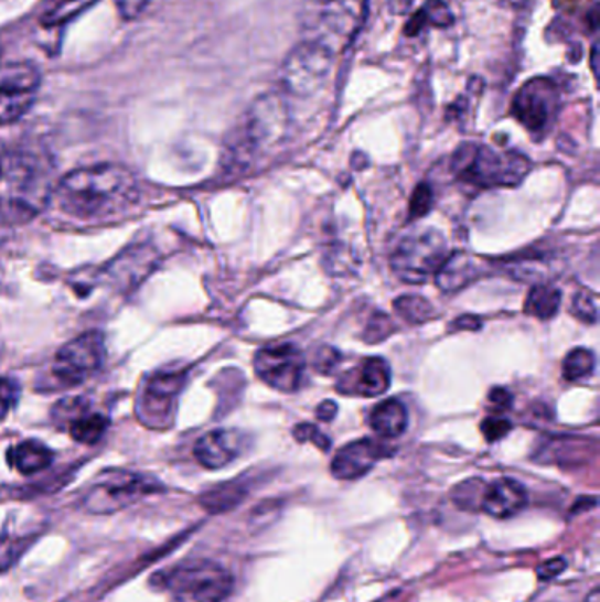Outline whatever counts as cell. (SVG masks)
Segmentation results:
<instances>
[{"instance_id":"obj_6","label":"cell","mask_w":600,"mask_h":602,"mask_svg":"<svg viewBox=\"0 0 600 602\" xmlns=\"http://www.w3.org/2000/svg\"><path fill=\"white\" fill-rule=\"evenodd\" d=\"M164 587L174 602H223L233 590V577L221 563L192 560L171 569Z\"/></svg>"},{"instance_id":"obj_27","label":"cell","mask_w":600,"mask_h":602,"mask_svg":"<svg viewBox=\"0 0 600 602\" xmlns=\"http://www.w3.org/2000/svg\"><path fill=\"white\" fill-rule=\"evenodd\" d=\"M593 368H596V358H593L592 351L578 347L567 354L566 362H564V377L567 380L585 379L592 374Z\"/></svg>"},{"instance_id":"obj_26","label":"cell","mask_w":600,"mask_h":602,"mask_svg":"<svg viewBox=\"0 0 600 602\" xmlns=\"http://www.w3.org/2000/svg\"><path fill=\"white\" fill-rule=\"evenodd\" d=\"M395 310L410 324H422L436 318V309L430 301L416 294H405L395 301Z\"/></svg>"},{"instance_id":"obj_29","label":"cell","mask_w":600,"mask_h":602,"mask_svg":"<svg viewBox=\"0 0 600 602\" xmlns=\"http://www.w3.org/2000/svg\"><path fill=\"white\" fill-rule=\"evenodd\" d=\"M481 486V481L472 480L467 481L463 485L458 486L457 492H454V497H457V504L463 509H474V507H481V498H483V490H479Z\"/></svg>"},{"instance_id":"obj_25","label":"cell","mask_w":600,"mask_h":602,"mask_svg":"<svg viewBox=\"0 0 600 602\" xmlns=\"http://www.w3.org/2000/svg\"><path fill=\"white\" fill-rule=\"evenodd\" d=\"M561 294L553 286H535L526 297L525 312L537 319H551L560 307Z\"/></svg>"},{"instance_id":"obj_14","label":"cell","mask_w":600,"mask_h":602,"mask_svg":"<svg viewBox=\"0 0 600 602\" xmlns=\"http://www.w3.org/2000/svg\"><path fill=\"white\" fill-rule=\"evenodd\" d=\"M392 453L389 445L374 439L351 442L335 454L331 462V474L336 480H360L375 467V463L387 459Z\"/></svg>"},{"instance_id":"obj_40","label":"cell","mask_w":600,"mask_h":602,"mask_svg":"<svg viewBox=\"0 0 600 602\" xmlns=\"http://www.w3.org/2000/svg\"><path fill=\"white\" fill-rule=\"evenodd\" d=\"M336 404H333L331 400L322 401L321 406L318 409V418L321 421H331L335 418Z\"/></svg>"},{"instance_id":"obj_16","label":"cell","mask_w":600,"mask_h":602,"mask_svg":"<svg viewBox=\"0 0 600 602\" xmlns=\"http://www.w3.org/2000/svg\"><path fill=\"white\" fill-rule=\"evenodd\" d=\"M244 448L245 437L242 433L221 428V430H214V432L201 437L194 448V454L203 467L217 471V469L226 467L231 462H235Z\"/></svg>"},{"instance_id":"obj_38","label":"cell","mask_w":600,"mask_h":602,"mask_svg":"<svg viewBox=\"0 0 600 602\" xmlns=\"http://www.w3.org/2000/svg\"><path fill=\"white\" fill-rule=\"evenodd\" d=\"M567 563L564 559L549 560V562H544L539 569H537V577L539 580L548 581L553 578H557L560 572L566 571Z\"/></svg>"},{"instance_id":"obj_34","label":"cell","mask_w":600,"mask_h":602,"mask_svg":"<svg viewBox=\"0 0 600 602\" xmlns=\"http://www.w3.org/2000/svg\"><path fill=\"white\" fill-rule=\"evenodd\" d=\"M294 437L300 442H313L322 451H328L331 448L330 437L324 436L318 427H313L310 423L298 424L294 428Z\"/></svg>"},{"instance_id":"obj_33","label":"cell","mask_w":600,"mask_h":602,"mask_svg":"<svg viewBox=\"0 0 600 602\" xmlns=\"http://www.w3.org/2000/svg\"><path fill=\"white\" fill-rule=\"evenodd\" d=\"M340 363H342V354L335 350V347H322L319 351L318 356H315V362H313V367L322 376H330L333 372L336 370Z\"/></svg>"},{"instance_id":"obj_3","label":"cell","mask_w":600,"mask_h":602,"mask_svg":"<svg viewBox=\"0 0 600 602\" xmlns=\"http://www.w3.org/2000/svg\"><path fill=\"white\" fill-rule=\"evenodd\" d=\"M365 11L366 0H303V41L321 44L339 55L360 31Z\"/></svg>"},{"instance_id":"obj_10","label":"cell","mask_w":600,"mask_h":602,"mask_svg":"<svg viewBox=\"0 0 600 602\" xmlns=\"http://www.w3.org/2000/svg\"><path fill=\"white\" fill-rule=\"evenodd\" d=\"M105 336L87 332L61 347L53 359V376L64 386H78L90 379L105 363Z\"/></svg>"},{"instance_id":"obj_39","label":"cell","mask_w":600,"mask_h":602,"mask_svg":"<svg viewBox=\"0 0 600 602\" xmlns=\"http://www.w3.org/2000/svg\"><path fill=\"white\" fill-rule=\"evenodd\" d=\"M490 404L495 406L499 410L510 409L513 404V395L504 388H493L490 391Z\"/></svg>"},{"instance_id":"obj_8","label":"cell","mask_w":600,"mask_h":602,"mask_svg":"<svg viewBox=\"0 0 600 602\" xmlns=\"http://www.w3.org/2000/svg\"><path fill=\"white\" fill-rule=\"evenodd\" d=\"M335 55L321 44L301 41L280 67L279 79L292 96L309 97L326 84Z\"/></svg>"},{"instance_id":"obj_18","label":"cell","mask_w":600,"mask_h":602,"mask_svg":"<svg viewBox=\"0 0 600 602\" xmlns=\"http://www.w3.org/2000/svg\"><path fill=\"white\" fill-rule=\"evenodd\" d=\"M392 383V372L386 359L368 358L357 370L349 372L339 380L336 388H344L340 394L378 397L386 394Z\"/></svg>"},{"instance_id":"obj_23","label":"cell","mask_w":600,"mask_h":602,"mask_svg":"<svg viewBox=\"0 0 600 602\" xmlns=\"http://www.w3.org/2000/svg\"><path fill=\"white\" fill-rule=\"evenodd\" d=\"M97 2L99 0H46L40 11V25L44 29L64 26Z\"/></svg>"},{"instance_id":"obj_11","label":"cell","mask_w":600,"mask_h":602,"mask_svg":"<svg viewBox=\"0 0 600 602\" xmlns=\"http://www.w3.org/2000/svg\"><path fill=\"white\" fill-rule=\"evenodd\" d=\"M41 75L26 62L0 66V126L17 122L32 108L40 94Z\"/></svg>"},{"instance_id":"obj_30","label":"cell","mask_w":600,"mask_h":602,"mask_svg":"<svg viewBox=\"0 0 600 602\" xmlns=\"http://www.w3.org/2000/svg\"><path fill=\"white\" fill-rule=\"evenodd\" d=\"M393 323L392 319L387 318L383 312L372 315L371 323L366 326L365 338L371 344H377V342L386 341L387 336L392 335Z\"/></svg>"},{"instance_id":"obj_4","label":"cell","mask_w":600,"mask_h":602,"mask_svg":"<svg viewBox=\"0 0 600 602\" xmlns=\"http://www.w3.org/2000/svg\"><path fill=\"white\" fill-rule=\"evenodd\" d=\"M454 175L475 187H516L531 171V161L519 152H496L484 144L465 143L451 161Z\"/></svg>"},{"instance_id":"obj_41","label":"cell","mask_w":600,"mask_h":602,"mask_svg":"<svg viewBox=\"0 0 600 602\" xmlns=\"http://www.w3.org/2000/svg\"><path fill=\"white\" fill-rule=\"evenodd\" d=\"M585 0H553V6L561 11H567V13H572L579 6L583 4Z\"/></svg>"},{"instance_id":"obj_7","label":"cell","mask_w":600,"mask_h":602,"mask_svg":"<svg viewBox=\"0 0 600 602\" xmlns=\"http://www.w3.org/2000/svg\"><path fill=\"white\" fill-rule=\"evenodd\" d=\"M448 241L437 229H421L404 236L393 250L392 270L407 284H422L436 276L448 258Z\"/></svg>"},{"instance_id":"obj_20","label":"cell","mask_w":600,"mask_h":602,"mask_svg":"<svg viewBox=\"0 0 600 602\" xmlns=\"http://www.w3.org/2000/svg\"><path fill=\"white\" fill-rule=\"evenodd\" d=\"M475 273H478V267L474 259L463 252L449 254L436 273L437 286L446 293H452L465 288L470 280L474 279Z\"/></svg>"},{"instance_id":"obj_22","label":"cell","mask_w":600,"mask_h":602,"mask_svg":"<svg viewBox=\"0 0 600 602\" xmlns=\"http://www.w3.org/2000/svg\"><path fill=\"white\" fill-rule=\"evenodd\" d=\"M407 424H409V416L400 400H386L378 404L371 416V427L378 436L387 437V439L401 436Z\"/></svg>"},{"instance_id":"obj_17","label":"cell","mask_w":600,"mask_h":602,"mask_svg":"<svg viewBox=\"0 0 600 602\" xmlns=\"http://www.w3.org/2000/svg\"><path fill=\"white\" fill-rule=\"evenodd\" d=\"M528 502L525 486L511 477L493 481L484 486L479 509L495 519H507L525 509Z\"/></svg>"},{"instance_id":"obj_37","label":"cell","mask_w":600,"mask_h":602,"mask_svg":"<svg viewBox=\"0 0 600 602\" xmlns=\"http://www.w3.org/2000/svg\"><path fill=\"white\" fill-rule=\"evenodd\" d=\"M115 4L126 20H136L149 8L150 0H115Z\"/></svg>"},{"instance_id":"obj_36","label":"cell","mask_w":600,"mask_h":602,"mask_svg":"<svg viewBox=\"0 0 600 602\" xmlns=\"http://www.w3.org/2000/svg\"><path fill=\"white\" fill-rule=\"evenodd\" d=\"M572 312L576 318L587 323H596L597 321V303L596 297L590 293H579L575 298V305H572Z\"/></svg>"},{"instance_id":"obj_13","label":"cell","mask_w":600,"mask_h":602,"mask_svg":"<svg viewBox=\"0 0 600 602\" xmlns=\"http://www.w3.org/2000/svg\"><path fill=\"white\" fill-rule=\"evenodd\" d=\"M254 368L262 383L283 394L297 391L304 374V356L297 345L282 344L257 351Z\"/></svg>"},{"instance_id":"obj_24","label":"cell","mask_w":600,"mask_h":602,"mask_svg":"<svg viewBox=\"0 0 600 602\" xmlns=\"http://www.w3.org/2000/svg\"><path fill=\"white\" fill-rule=\"evenodd\" d=\"M452 20L454 18H452L446 2H442V0H430V2H427V4L419 9L418 13L410 18L409 23L405 26V34H421L428 25L446 29V26L451 25Z\"/></svg>"},{"instance_id":"obj_35","label":"cell","mask_w":600,"mask_h":602,"mask_svg":"<svg viewBox=\"0 0 600 602\" xmlns=\"http://www.w3.org/2000/svg\"><path fill=\"white\" fill-rule=\"evenodd\" d=\"M18 395H20V388L17 383L0 377V421L8 416L9 410L13 409Z\"/></svg>"},{"instance_id":"obj_31","label":"cell","mask_w":600,"mask_h":602,"mask_svg":"<svg viewBox=\"0 0 600 602\" xmlns=\"http://www.w3.org/2000/svg\"><path fill=\"white\" fill-rule=\"evenodd\" d=\"M511 430H513V424L510 419L502 418V416H490L481 424V432L488 442L501 441Z\"/></svg>"},{"instance_id":"obj_1","label":"cell","mask_w":600,"mask_h":602,"mask_svg":"<svg viewBox=\"0 0 600 602\" xmlns=\"http://www.w3.org/2000/svg\"><path fill=\"white\" fill-rule=\"evenodd\" d=\"M138 197L140 187L131 171L96 164L67 173L55 185L52 200L69 217L100 223L129 214Z\"/></svg>"},{"instance_id":"obj_42","label":"cell","mask_w":600,"mask_h":602,"mask_svg":"<svg viewBox=\"0 0 600 602\" xmlns=\"http://www.w3.org/2000/svg\"><path fill=\"white\" fill-rule=\"evenodd\" d=\"M452 326L463 327V330H478L479 326H481V323H479L478 319L470 318V315H463V318L458 319V321H454V324Z\"/></svg>"},{"instance_id":"obj_21","label":"cell","mask_w":600,"mask_h":602,"mask_svg":"<svg viewBox=\"0 0 600 602\" xmlns=\"http://www.w3.org/2000/svg\"><path fill=\"white\" fill-rule=\"evenodd\" d=\"M8 460L18 472L31 476L52 465L53 451L41 442L25 441L9 450Z\"/></svg>"},{"instance_id":"obj_43","label":"cell","mask_w":600,"mask_h":602,"mask_svg":"<svg viewBox=\"0 0 600 602\" xmlns=\"http://www.w3.org/2000/svg\"><path fill=\"white\" fill-rule=\"evenodd\" d=\"M585 602H600V592L599 589H593L588 595L587 601Z\"/></svg>"},{"instance_id":"obj_2","label":"cell","mask_w":600,"mask_h":602,"mask_svg":"<svg viewBox=\"0 0 600 602\" xmlns=\"http://www.w3.org/2000/svg\"><path fill=\"white\" fill-rule=\"evenodd\" d=\"M53 170L43 155L26 149L0 153V218L31 223L49 206L55 191Z\"/></svg>"},{"instance_id":"obj_28","label":"cell","mask_w":600,"mask_h":602,"mask_svg":"<svg viewBox=\"0 0 600 602\" xmlns=\"http://www.w3.org/2000/svg\"><path fill=\"white\" fill-rule=\"evenodd\" d=\"M245 494H247L245 488L235 485V483H229V485L221 486V488L210 494L208 507L215 510L227 509V507L238 504L245 497Z\"/></svg>"},{"instance_id":"obj_19","label":"cell","mask_w":600,"mask_h":602,"mask_svg":"<svg viewBox=\"0 0 600 602\" xmlns=\"http://www.w3.org/2000/svg\"><path fill=\"white\" fill-rule=\"evenodd\" d=\"M182 385V374H159V376H156V379L147 386V391H144V418H147V416L170 415L171 401L179 395Z\"/></svg>"},{"instance_id":"obj_5","label":"cell","mask_w":600,"mask_h":602,"mask_svg":"<svg viewBox=\"0 0 600 602\" xmlns=\"http://www.w3.org/2000/svg\"><path fill=\"white\" fill-rule=\"evenodd\" d=\"M288 106L277 94H266L254 100L253 106L245 114L244 123L236 131L235 140L231 143L229 153L235 159L268 149L271 144L282 140L288 129Z\"/></svg>"},{"instance_id":"obj_32","label":"cell","mask_w":600,"mask_h":602,"mask_svg":"<svg viewBox=\"0 0 600 602\" xmlns=\"http://www.w3.org/2000/svg\"><path fill=\"white\" fill-rule=\"evenodd\" d=\"M431 205H433V193L430 185H418L410 200V218L425 217L430 212Z\"/></svg>"},{"instance_id":"obj_12","label":"cell","mask_w":600,"mask_h":602,"mask_svg":"<svg viewBox=\"0 0 600 602\" xmlns=\"http://www.w3.org/2000/svg\"><path fill=\"white\" fill-rule=\"evenodd\" d=\"M159 483L132 472L111 471L100 476L87 497L88 509L94 513H114L129 506L144 495L153 494Z\"/></svg>"},{"instance_id":"obj_9","label":"cell","mask_w":600,"mask_h":602,"mask_svg":"<svg viewBox=\"0 0 600 602\" xmlns=\"http://www.w3.org/2000/svg\"><path fill=\"white\" fill-rule=\"evenodd\" d=\"M560 108V93L553 79L532 78L514 94L513 117L532 135L543 136L551 129Z\"/></svg>"},{"instance_id":"obj_15","label":"cell","mask_w":600,"mask_h":602,"mask_svg":"<svg viewBox=\"0 0 600 602\" xmlns=\"http://www.w3.org/2000/svg\"><path fill=\"white\" fill-rule=\"evenodd\" d=\"M55 418L66 421L69 433L82 444H97L108 432L109 419L92 410L83 398H69L55 409Z\"/></svg>"}]
</instances>
